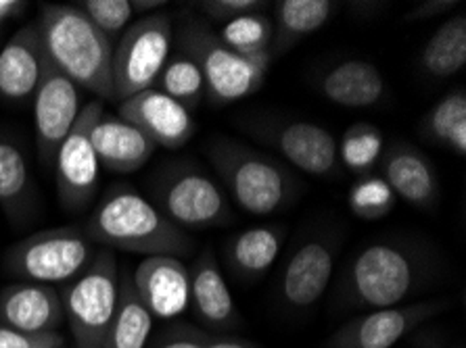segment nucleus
Instances as JSON below:
<instances>
[{"label":"nucleus","instance_id":"nucleus-1","mask_svg":"<svg viewBox=\"0 0 466 348\" xmlns=\"http://www.w3.org/2000/svg\"><path fill=\"white\" fill-rule=\"evenodd\" d=\"M90 243L147 257H185L193 251L188 234L143 194L128 186L111 188L82 227Z\"/></svg>","mask_w":466,"mask_h":348},{"label":"nucleus","instance_id":"nucleus-2","mask_svg":"<svg viewBox=\"0 0 466 348\" xmlns=\"http://www.w3.org/2000/svg\"><path fill=\"white\" fill-rule=\"evenodd\" d=\"M38 30L46 59L77 88L113 101V42L80 6L42 5Z\"/></svg>","mask_w":466,"mask_h":348},{"label":"nucleus","instance_id":"nucleus-3","mask_svg":"<svg viewBox=\"0 0 466 348\" xmlns=\"http://www.w3.org/2000/svg\"><path fill=\"white\" fill-rule=\"evenodd\" d=\"M425 257L401 243H374L351 263L343 282L345 301L362 309L398 307L427 278Z\"/></svg>","mask_w":466,"mask_h":348},{"label":"nucleus","instance_id":"nucleus-4","mask_svg":"<svg viewBox=\"0 0 466 348\" xmlns=\"http://www.w3.org/2000/svg\"><path fill=\"white\" fill-rule=\"evenodd\" d=\"M208 153L232 198L251 215H272L298 196L293 174L266 154L228 138L211 142Z\"/></svg>","mask_w":466,"mask_h":348},{"label":"nucleus","instance_id":"nucleus-5","mask_svg":"<svg viewBox=\"0 0 466 348\" xmlns=\"http://www.w3.org/2000/svg\"><path fill=\"white\" fill-rule=\"evenodd\" d=\"M119 269L111 251L96 253L84 272L61 288L74 348H103L119 304Z\"/></svg>","mask_w":466,"mask_h":348},{"label":"nucleus","instance_id":"nucleus-6","mask_svg":"<svg viewBox=\"0 0 466 348\" xmlns=\"http://www.w3.org/2000/svg\"><path fill=\"white\" fill-rule=\"evenodd\" d=\"M178 40L180 53L188 55L201 67L206 77V96L214 106L241 101L264 84L266 69L230 51L220 35L203 21L190 15L182 17Z\"/></svg>","mask_w":466,"mask_h":348},{"label":"nucleus","instance_id":"nucleus-7","mask_svg":"<svg viewBox=\"0 0 466 348\" xmlns=\"http://www.w3.org/2000/svg\"><path fill=\"white\" fill-rule=\"evenodd\" d=\"M95 259V246L82 227L36 232L6 253V272L34 283H67Z\"/></svg>","mask_w":466,"mask_h":348},{"label":"nucleus","instance_id":"nucleus-8","mask_svg":"<svg viewBox=\"0 0 466 348\" xmlns=\"http://www.w3.org/2000/svg\"><path fill=\"white\" fill-rule=\"evenodd\" d=\"M157 207L182 230H206L230 224L232 209L222 188L193 163H172L153 184Z\"/></svg>","mask_w":466,"mask_h":348},{"label":"nucleus","instance_id":"nucleus-9","mask_svg":"<svg viewBox=\"0 0 466 348\" xmlns=\"http://www.w3.org/2000/svg\"><path fill=\"white\" fill-rule=\"evenodd\" d=\"M172 19L166 13L138 19L113 46V92L116 101L155 88L172 51Z\"/></svg>","mask_w":466,"mask_h":348},{"label":"nucleus","instance_id":"nucleus-10","mask_svg":"<svg viewBox=\"0 0 466 348\" xmlns=\"http://www.w3.org/2000/svg\"><path fill=\"white\" fill-rule=\"evenodd\" d=\"M101 113L103 103L98 101L82 106L72 132L61 142L55 154L56 188H59V201L66 211L77 213L86 209L96 196L101 163L90 142V130Z\"/></svg>","mask_w":466,"mask_h":348},{"label":"nucleus","instance_id":"nucleus-11","mask_svg":"<svg viewBox=\"0 0 466 348\" xmlns=\"http://www.w3.org/2000/svg\"><path fill=\"white\" fill-rule=\"evenodd\" d=\"M446 301L412 303L404 307L374 309L362 317L350 319L330 333L324 348H393L400 340L446 309Z\"/></svg>","mask_w":466,"mask_h":348},{"label":"nucleus","instance_id":"nucleus-12","mask_svg":"<svg viewBox=\"0 0 466 348\" xmlns=\"http://www.w3.org/2000/svg\"><path fill=\"white\" fill-rule=\"evenodd\" d=\"M34 125H36V142L40 159L55 163V154L61 142L72 132L80 115V92L76 84L63 75L51 61L45 63V74L34 92Z\"/></svg>","mask_w":466,"mask_h":348},{"label":"nucleus","instance_id":"nucleus-13","mask_svg":"<svg viewBox=\"0 0 466 348\" xmlns=\"http://www.w3.org/2000/svg\"><path fill=\"white\" fill-rule=\"evenodd\" d=\"M258 136L277 148L299 172L333 177L341 169L337 140L322 125L309 122L261 124Z\"/></svg>","mask_w":466,"mask_h":348},{"label":"nucleus","instance_id":"nucleus-14","mask_svg":"<svg viewBox=\"0 0 466 348\" xmlns=\"http://www.w3.org/2000/svg\"><path fill=\"white\" fill-rule=\"evenodd\" d=\"M119 117L137 125L155 144L167 151L182 148L195 134V119L187 106L157 88H149L122 101Z\"/></svg>","mask_w":466,"mask_h":348},{"label":"nucleus","instance_id":"nucleus-15","mask_svg":"<svg viewBox=\"0 0 466 348\" xmlns=\"http://www.w3.org/2000/svg\"><path fill=\"white\" fill-rule=\"evenodd\" d=\"M380 172L398 201L401 198L422 211L433 209L440 203L441 186L433 163L408 142L395 140L385 148L380 154Z\"/></svg>","mask_w":466,"mask_h":348},{"label":"nucleus","instance_id":"nucleus-16","mask_svg":"<svg viewBox=\"0 0 466 348\" xmlns=\"http://www.w3.org/2000/svg\"><path fill=\"white\" fill-rule=\"evenodd\" d=\"M137 294L149 313L174 319L190 307V273L176 257H147L132 273Z\"/></svg>","mask_w":466,"mask_h":348},{"label":"nucleus","instance_id":"nucleus-17","mask_svg":"<svg viewBox=\"0 0 466 348\" xmlns=\"http://www.w3.org/2000/svg\"><path fill=\"white\" fill-rule=\"evenodd\" d=\"M63 323L61 294L53 286L25 282L0 290V325L27 333H48Z\"/></svg>","mask_w":466,"mask_h":348},{"label":"nucleus","instance_id":"nucleus-18","mask_svg":"<svg viewBox=\"0 0 466 348\" xmlns=\"http://www.w3.org/2000/svg\"><path fill=\"white\" fill-rule=\"evenodd\" d=\"M335 269V244L329 240H309L301 244L282 273L280 293L295 309H308L327 293Z\"/></svg>","mask_w":466,"mask_h":348},{"label":"nucleus","instance_id":"nucleus-19","mask_svg":"<svg viewBox=\"0 0 466 348\" xmlns=\"http://www.w3.org/2000/svg\"><path fill=\"white\" fill-rule=\"evenodd\" d=\"M96 159L113 174H134L147 165L157 144L122 117L101 113L90 130Z\"/></svg>","mask_w":466,"mask_h":348},{"label":"nucleus","instance_id":"nucleus-20","mask_svg":"<svg viewBox=\"0 0 466 348\" xmlns=\"http://www.w3.org/2000/svg\"><path fill=\"white\" fill-rule=\"evenodd\" d=\"M46 55L36 24L24 25L0 51V96L25 101L38 90Z\"/></svg>","mask_w":466,"mask_h":348},{"label":"nucleus","instance_id":"nucleus-21","mask_svg":"<svg viewBox=\"0 0 466 348\" xmlns=\"http://www.w3.org/2000/svg\"><path fill=\"white\" fill-rule=\"evenodd\" d=\"M190 273V307L197 317L216 332H230L241 325V315L230 294L228 283L218 267V261L211 251L197 257Z\"/></svg>","mask_w":466,"mask_h":348},{"label":"nucleus","instance_id":"nucleus-22","mask_svg":"<svg viewBox=\"0 0 466 348\" xmlns=\"http://www.w3.org/2000/svg\"><path fill=\"white\" fill-rule=\"evenodd\" d=\"M318 90L330 103L345 109H366L383 101L387 86L377 65L370 61L350 59L329 69L320 77Z\"/></svg>","mask_w":466,"mask_h":348},{"label":"nucleus","instance_id":"nucleus-23","mask_svg":"<svg viewBox=\"0 0 466 348\" xmlns=\"http://www.w3.org/2000/svg\"><path fill=\"white\" fill-rule=\"evenodd\" d=\"M285 232L280 227L258 225L237 234L228 244V265L243 278H259L280 254Z\"/></svg>","mask_w":466,"mask_h":348},{"label":"nucleus","instance_id":"nucleus-24","mask_svg":"<svg viewBox=\"0 0 466 348\" xmlns=\"http://www.w3.org/2000/svg\"><path fill=\"white\" fill-rule=\"evenodd\" d=\"M337 9L330 0H282L277 5V24H274L272 56L291 48L306 35L327 24Z\"/></svg>","mask_w":466,"mask_h":348},{"label":"nucleus","instance_id":"nucleus-25","mask_svg":"<svg viewBox=\"0 0 466 348\" xmlns=\"http://www.w3.org/2000/svg\"><path fill=\"white\" fill-rule=\"evenodd\" d=\"M153 330V315L145 307L132 283V275H122L119 304L103 348H147Z\"/></svg>","mask_w":466,"mask_h":348},{"label":"nucleus","instance_id":"nucleus-26","mask_svg":"<svg viewBox=\"0 0 466 348\" xmlns=\"http://www.w3.org/2000/svg\"><path fill=\"white\" fill-rule=\"evenodd\" d=\"M32 194V175L25 154L15 142L0 136V207L17 222L30 209Z\"/></svg>","mask_w":466,"mask_h":348},{"label":"nucleus","instance_id":"nucleus-27","mask_svg":"<svg viewBox=\"0 0 466 348\" xmlns=\"http://www.w3.org/2000/svg\"><path fill=\"white\" fill-rule=\"evenodd\" d=\"M466 65V17L458 13L437 30L420 53V67L433 77H451Z\"/></svg>","mask_w":466,"mask_h":348},{"label":"nucleus","instance_id":"nucleus-28","mask_svg":"<svg viewBox=\"0 0 466 348\" xmlns=\"http://www.w3.org/2000/svg\"><path fill=\"white\" fill-rule=\"evenodd\" d=\"M218 35L230 51L241 55L243 59L256 63L266 71L270 67L274 24L264 11L228 21Z\"/></svg>","mask_w":466,"mask_h":348},{"label":"nucleus","instance_id":"nucleus-29","mask_svg":"<svg viewBox=\"0 0 466 348\" xmlns=\"http://www.w3.org/2000/svg\"><path fill=\"white\" fill-rule=\"evenodd\" d=\"M422 136L456 153L466 154V92L454 90L433 104L422 119Z\"/></svg>","mask_w":466,"mask_h":348},{"label":"nucleus","instance_id":"nucleus-30","mask_svg":"<svg viewBox=\"0 0 466 348\" xmlns=\"http://www.w3.org/2000/svg\"><path fill=\"white\" fill-rule=\"evenodd\" d=\"M157 90L164 92L187 109H195L206 96V77L201 67L185 53H176L167 59L157 77Z\"/></svg>","mask_w":466,"mask_h":348},{"label":"nucleus","instance_id":"nucleus-31","mask_svg":"<svg viewBox=\"0 0 466 348\" xmlns=\"http://www.w3.org/2000/svg\"><path fill=\"white\" fill-rule=\"evenodd\" d=\"M337 151L339 161L350 172L366 175L380 161V154L385 151V138L379 127L360 122L345 130L341 142H337Z\"/></svg>","mask_w":466,"mask_h":348},{"label":"nucleus","instance_id":"nucleus-32","mask_svg":"<svg viewBox=\"0 0 466 348\" xmlns=\"http://www.w3.org/2000/svg\"><path fill=\"white\" fill-rule=\"evenodd\" d=\"M348 204L356 217L364 222H374L390 215L398 204V196L387 186V182L380 175H360V180L350 188Z\"/></svg>","mask_w":466,"mask_h":348},{"label":"nucleus","instance_id":"nucleus-33","mask_svg":"<svg viewBox=\"0 0 466 348\" xmlns=\"http://www.w3.org/2000/svg\"><path fill=\"white\" fill-rule=\"evenodd\" d=\"M151 348H259L253 340L241 336H220L190 325H174L155 340Z\"/></svg>","mask_w":466,"mask_h":348},{"label":"nucleus","instance_id":"nucleus-34","mask_svg":"<svg viewBox=\"0 0 466 348\" xmlns=\"http://www.w3.org/2000/svg\"><path fill=\"white\" fill-rule=\"evenodd\" d=\"M80 11L109 40L126 30L134 13L130 0H86L80 5Z\"/></svg>","mask_w":466,"mask_h":348},{"label":"nucleus","instance_id":"nucleus-35","mask_svg":"<svg viewBox=\"0 0 466 348\" xmlns=\"http://www.w3.org/2000/svg\"><path fill=\"white\" fill-rule=\"evenodd\" d=\"M266 5L268 3H259V0H203V3L197 6H199L209 19L226 25L232 19L249 15V13L264 11Z\"/></svg>","mask_w":466,"mask_h":348},{"label":"nucleus","instance_id":"nucleus-36","mask_svg":"<svg viewBox=\"0 0 466 348\" xmlns=\"http://www.w3.org/2000/svg\"><path fill=\"white\" fill-rule=\"evenodd\" d=\"M66 338L59 332L27 333L0 325V348H63Z\"/></svg>","mask_w":466,"mask_h":348},{"label":"nucleus","instance_id":"nucleus-37","mask_svg":"<svg viewBox=\"0 0 466 348\" xmlns=\"http://www.w3.org/2000/svg\"><path fill=\"white\" fill-rule=\"evenodd\" d=\"M462 3H454V0H427V3H420L419 6L408 13L406 21H425L431 17L441 15V13L451 11L454 6H461Z\"/></svg>","mask_w":466,"mask_h":348},{"label":"nucleus","instance_id":"nucleus-38","mask_svg":"<svg viewBox=\"0 0 466 348\" xmlns=\"http://www.w3.org/2000/svg\"><path fill=\"white\" fill-rule=\"evenodd\" d=\"M25 9H27V3H24V0H0V25L19 15H24Z\"/></svg>","mask_w":466,"mask_h":348},{"label":"nucleus","instance_id":"nucleus-39","mask_svg":"<svg viewBox=\"0 0 466 348\" xmlns=\"http://www.w3.org/2000/svg\"><path fill=\"white\" fill-rule=\"evenodd\" d=\"M167 3H164V0H155V3H143V0H134L132 3V9L137 11H145V9H157V6H166Z\"/></svg>","mask_w":466,"mask_h":348},{"label":"nucleus","instance_id":"nucleus-40","mask_svg":"<svg viewBox=\"0 0 466 348\" xmlns=\"http://www.w3.org/2000/svg\"><path fill=\"white\" fill-rule=\"evenodd\" d=\"M63 348H67V346H63Z\"/></svg>","mask_w":466,"mask_h":348}]
</instances>
